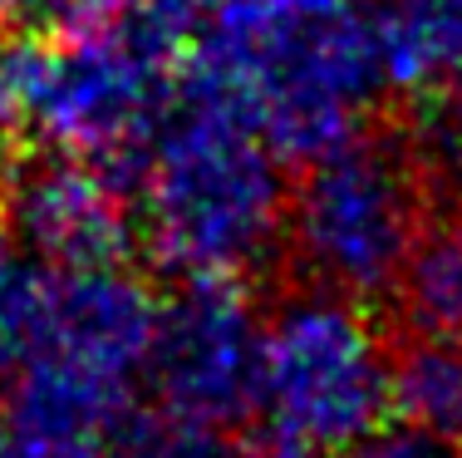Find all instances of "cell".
<instances>
[{"instance_id":"cell-1","label":"cell","mask_w":462,"mask_h":458,"mask_svg":"<svg viewBox=\"0 0 462 458\" xmlns=\"http://www.w3.org/2000/svg\"><path fill=\"white\" fill-rule=\"evenodd\" d=\"M187 94L231 108L281 158H320L359 138L389 89L379 30L365 10L276 20L246 0H217L192 35Z\"/></svg>"},{"instance_id":"cell-2","label":"cell","mask_w":462,"mask_h":458,"mask_svg":"<svg viewBox=\"0 0 462 458\" xmlns=\"http://www.w3.org/2000/svg\"><path fill=\"white\" fill-rule=\"evenodd\" d=\"M138 227L182 281H241L285 232L281 153L231 108L187 94L134 158Z\"/></svg>"},{"instance_id":"cell-3","label":"cell","mask_w":462,"mask_h":458,"mask_svg":"<svg viewBox=\"0 0 462 458\" xmlns=\"http://www.w3.org/2000/svg\"><path fill=\"white\" fill-rule=\"evenodd\" d=\"M256 409L266 434L305 458L349 453L379 429L389 414V351L365 301L315 286L266 315Z\"/></svg>"},{"instance_id":"cell-4","label":"cell","mask_w":462,"mask_h":458,"mask_svg":"<svg viewBox=\"0 0 462 458\" xmlns=\"http://www.w3.org/2000/svg\"><path fill=\"white\" fill-rule=\"evenodd\" d=\"M423 227L428 202L418 158L365 134L310 158L285 198V237L300 271L320 291L349 301L389 296Z\"/></svg>"},{"instance_id":"cell-5","label":"cell","mask_w":462,"mask_h":458,"mask_svg":"<svg viewBox=\"0 0 462 458\" xmlns=\"http://www.w3.org/2000/svg\"><path fill=\"white\" fill-rule=\"evenodd\" d=\"M178 50L134 25H54L25 64V124L54 153L134 168L143 144L172 108Z\"/></svg>"},{"instance_id":"cell-6","label":"cell","mask_w":462,"mask_h":458,"mask_svg":"<svg viewBox=\"0 0 462 458\" xmlns=\"http://www.w3.org/2000/svg\"><path fill=\"white\" fill-rule=\"evenodd\" d=\"M261 311L236 281H182L158 305L143 379L162 414L202 429H231L256 409Z\"/></svg>"},{"instance_id":"cell-7","label":"cell","mask_w":462,"mask_h":458,"mask_svg":"<svg viewBox=\"0 0 462 458\" xmlns=\"http://www.w3.org/2000/svg\"><path fill=\"white\" fill-rule=\"evenodd\" d=\"M5 237L40 271H84L124 261L134 212L104 163L74 153H40L5 173L0 188Z\"/></svg>"},{"instance_id":"cell-8","label":"cell","mask_w":462,"mask_h":458,"mask_svg":"<svg viewBox=\"0 0 462 458\" xmlns=\"http://www.w3.org/2000/svg\"><path fill=\"white\" fill-rule=\"evenodd\" d=\"M152 321H158V301L134 271H124V261L50 271L30 351L104 379V385L134 389L148 365Z\"/></svg>"},{"instance_id":"cell-9","label":"cell","mask_w":462,"mask_h":458,"mask_svg":"<svg viewBox=\"0 0 462 458\" xmlns=\"http://www.w3.org/2000/svg\"><path fill=\"white\" fill-rule=\"evenodd\" d=\"M389 89H423L462 60V0H389L374 10Z\"/></svg>"},{"instance_id":"cell-10","label":"cell","mask_w":462,"mask_h":458,"mask_svg":"<svg viewBox=\"0 0 462 458\" xmlns=\"http://www.w3.org/2000/svg\"><path fill=\"white\" fill-rule=\"evenodd\" d=\"M389 414L403 429L462 444V345L418 335L389 355Z\"/></svg>"},{"instance_id":"cell-11","label":"cell","mask_w":462,"mask_h":458,"mask_svg":"<svg viewBox=\"0 0 462 458\" xmlns=\"http://www.w3.org/2000/svg\"><path fill=\"white\" fill-rule=\"evenodd\" d=\"M393 291L418 335L462 345V222L423 227Z\"/></svg>"},{"instance_id":"cell-12","label":"cell","mask_w":462,"mask_h":458,"mask_svg":"<svg viewBox=\"0 0 462 458\" xmlns=\"http://www.w3.org/2000/svg\"><path fill=\"white\" fill-rule=\"evenodd\" d=\"M104 458H305L276 434H256V439H226V429H202V424H182L172 414H148L134 419L128 414L114 429Z\"/></svg>"},{"instance_id":"cell-13","label":"cell","mask_w":462,"mask_h":458,"mask_svg":"<svg viewBox=\"0 0 462 458\" xmlns=\"http://www.w3.org/2000/svg\"><path fill=\"white\" fill-rule=\"evenodd\" d=\"M40 296H45V271L10 237H0V375L15 369L35 341Z\"/></svg>"},{"instance_id":"cell-14","label":"cell","mask_w":462,"mask_h":458,"mask_svg":"<svg viewBox=\"0 0 462 458\" xmlns=\"http://www.w3.org/2000/svg\"><path fill=\"white\" fill-rule=\"evenodd\" d=\"M339 458H462V444L453 439H433V434L418 429H374Z\"/></svg>"},{"instance_id":"cell-15","label":"cell","mask_w":462,"mask_h":458,"mask_svg":"<svg viewBox=\"0 0 462 458\" xmlns=\"http://www.w3.org/2000/svg\"><path fill=\"white\" fill-rule=\"evenodd\" d=\"M25 124V64L20 50L0 45V138Z\"/></svg>"},{"instance_id":"cell-16","label":"cell","mask_w":462,"mask_h":458,"mask_svg":"<svg viewBox=\"0 0 462 458\" xmlns=\"http://www.w3.org/2000/svg\"><path fill=\"white\" fill-rule=\"evenodd\" d=\"M438 148H443L448 163H462V60L448 74V104H443V118H438Z\"/></svg>"},{"instance_id":"cell-17","label":"cell","mask_w":462,"mask_h":458,"mask_svg":"<svg viewBox=\"0 0 462 458\" xmlns=\"http://www.w3.org/2000/svg\"><path fill=\"white\" fill-rule=\"evenodd\" d=\"M246 5L266 10V15H276V20H320V15L355 10L359 0H246Z\"/></svg>"},{"instance_id":"cell-18","label":"cell","mask_w":462,"mask_h":458,"mask_svg":"<svg viewBox=\"0 0 462 458\" xmlns=\"http://www.w3.org/2000/svg\"><path fill=\"white\" fill-rule=\"evenodd\" d=\"M25 10H30V0H0V35H5V30L15 25Z\"/></svg>"}]
</instances>
